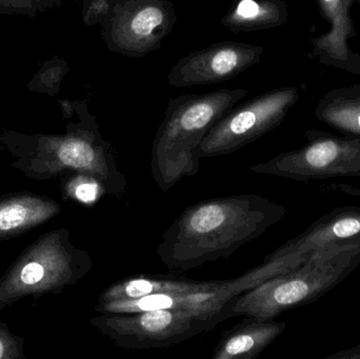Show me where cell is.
I'll return each mask as SVG.
<instances>
[{"instance_id": "14", "label": "cell", "mask_w": 360, "mask_h": 359, "mask_svg": "<svg viewBox=\"0 0 360 359\" xmlns=\"http://www.w3.org/2000/svg\"><path fill=\"white\" fill-rule=\"evenodd\" d=\"M319 6L330 19L333 30L323 37L315 40L314 55L321 61L352 71L357 55L353 54L347 39L354 36L352 21L349 16V6L354 0H319Z\"/></svg>"}, {"instance_id": "7", "label": "cell", "mask_w": 360, "mask_h": 359, "mask_svg": "<svg viewBox=\"0 0 360 359\" xmlns=\"http://www.w3.org/2000/svg\"><path fill=\"white\" fill-rule=\"evenodd\" d=\"M176 20L171 0H109L99 25L111 52L139 58L160 48Z\"/></svg>"}, {"instance_id": "22", "label": "cell", "mask_w": 360, "mask_h": 359, "mask_svg": "<svg viewBox=\"0 0 360 359\" xmlns=\"http://www.w3.org/2000/svg\"><path fill=\"white\" fill-rule=\"evenodd\" d=\"M94 183H84L82 185H74V197L77 198L78 200L82 202H90L94 198L95 189Z\"/></svg>"}, {"instance_id": "15", "label": "cell", "mask_w": 360, "mask_h": 359, "mask_svg": "<svg viewBox=\"0 0 360 359\" xmlns=\"http://www.w3.org/2000/svg\"><path fill=\"white\" fill-rule=\"evenodd\" d=\"M224 282V280L195 282L176 278H151L139 275L136 278H126L122 282L112 285L101 293L97 303L133 301L152 295L179 294L212 290L221 286Z\"/></svg>"}, {"instance_id": "18", "label": "cell", "mask_w": 360, "mask_h": 359, "mask_svg": "<svg viewBox=\"0 0 360 359\" xmlns=\"http://www.w3.org/2000/svg\"><path fill=\"white\" fill-rule=\"evenodd\" d=\"M69 71V65L65 59L58 56L53 57L40 67L39 71L27 84V89L33 92L55 96L59 92L61 82Z\"/></svg>"}, {"instance_id": "11", "label": "cell", "mask_w": 360, "mask_h": 359, "mask_svg": "<svg viewBox=\"0 0 360 359\" xmlns=\"http://www.w3.org/2000/svg\"><path fill=\"white\" fill-rule=\"evenodd\" d=\"M355 237H360V214L345 213L330 217L329 221L316 226L308 233L281 247L269 259L281 261L289 272L308 261L319 249L332 242Z\"/></svg>"}, {"instance_id": "5", "label": "cell", "mask_w": 360, "mask_h": 359, "mask_svg": "<svg viewBox=\"0 0 360 359\" xmlns=\"http://www.w3.org/2000/svg\"><path fill=\"white\" fill-rule=\"evenodd\" d=\"M92 268L90 254L72 244L69 230L48 232L27 247L0 278V310L25 297L60 294Z\"/></svg>"}, {"instance_id": "21", "label": "cell", "mask_w": 360, "mask_h": 359, "mask_svg": "<svg viewBox=\"0 0 360 359\" xmlns=\"http://www.w3.org/2000/svg\"><path fill=\"white\" fill-rule=\"evenodd\" d=\"M109 12V0H84L82 20L88 27L101 25Z\"/></svg>"}, {"instance_id": "2", "label": "cell", "mask_w": 360, "mask_h": 359, "mask_svg": "<svg viewBox=\"0 0 360 359\" xmlns=\"http://www.w3.org/2000/svg\"><path fill=\"white\" fill-rule=\"evenodd\" d=\"M77 122H71L63 134L27 135L4 131L0 145L12 156L11 167L25 176L48 181L67 172L90 177L103 192L122 198L126 176L118 169L111 143L99 130L96 118L84 101H75Z\"/></svg>"}, {"instance_id": "23", "label": "cell", "mask_w": 360, "mask_h": 359, "mask_svg": "<svg viewBox=\"0 0 360 359\" xmlns=\"http://www.w3.org/2000/svg\"><path fill=\"white\" fill-rule=\"evenodd\" d=\"M354 73L359 74L360 75V57L357 56L356 60H355L354 67H353L352 71Z\"/></svg>"}, {"instance_id": "4", "label": "cell", "mask_w": 360, "mask_h": 359, "mask_svg": "<svg viewBox=\"0 0 360 359\" xmlns=\"http://www.w3.org/2000/svg\"><path fill=\"white\" fill-rule=\"evenodd\" d=\"M360 263V237L332 242L291 271L273 276L229 303L232 318L272 320L314 301L342 282Z\"/></svg>"}, {"instance_id": "13", "label": "cell", "mask_w": 360, "mask_h": 359, "mask_svg": "<svg viewBox=\"0 0 360 359\" xmlns=\"http://www.w3.org/2000/svg\"><path fill=\"white\" fill-rule=\"evenodd\" d=\"M285 322L245 318L226 331L214 349L213 359H252L259 355L285 330Z\"/></svg>"}, {"instance_id": "3", "label": "cell", "mask_w": 360, "mask_h": 359, "mask_svg": "<svg viewBox=\"0 0 360 359\" xmlns=\"http://www.w3.org/2000/svg\"><path fill=\"white\" fill-rule=\"evenodd\" d=\"M247 94L245 89H221L170 99L152 145V176L162 192L198 173L199 145L214 124Z\"/></svg>"}, {"instance_id": "25", "label": "cell", "mask_w": 360, "mask_h": 359, "mask_svg": "<svg viewBox=\"0 0 360 359\" xmlns=\"http://www.w3.org/2000/svg\"><path fill=\"white\" fill-rule=\"evenodd\" d=\"M75 1H78V0H75Z\"/></svg>"}, {"instance_id": "20", "label": "cell", "mask_w": 360, "mask_h": 359, "mask_svg": "<svg viewBox=\"0 0 360 359\" xmlns=\"http://www.w3.org/2000/svg\"><path fill=\"white\" fill-rule=\"evenodd\" d=\"M25 341L14 334L8 325L0 322V359H25Z\"/></svg>"}, {"instance_id": "17", "label": "cell", "mask_w": 360, "mask_h": 359, "mask_svg": "<svg viewBox=\"0 0 360 359\" xmlns=\"http://www.w3.org/2000/svg\"><path fill=\"white\" fill-rule=\"evenodd\" d=\"M317 114L332 126L360 133V84L330 92L319 103Z\"/></svg>"}, {"instance_id": "24", "label": "cell", "mask_w": 360, "mask_h": 359, "mask_svg": "<svg viewBox=\"0 0 360 359\" xmlns=\"http://www.w3.org/2000/svg\"><path fill=\"white\" fill-rule=\"evenodd\" d=\"M355 1L360 2V0H354V2Z\"/></svg>"}, {"instance_id": "1", "label": "cell", "mask_w": 360, "mask_h": 359, "mask_svg": "<svg viewBox=\"0 0 360 359\" xmlns=\"http://www.w3.org/2000/svg\"><path fill=\"white\" fill-rule=\"evenodd\" d=\"M281 207L256 194L211 198L186 208L162 236L156 254L171 271L226 259L283 217Z\"/></svg>"}, {"instance_id": "10", "label": "cell", "mask_w": 360, "mask_h": 359, "mask_svg": "<svg viewBox=\"0 0 360 359\" xmlns=\"http://www.w3.org/2000/svg\"><path fill=\"white\" fill-rule=\"evenodd\" d=\"M262 53V46L218 42L179 59L169 72L168 82L175 88H186L226 81L259 63Z\"/></svg>"}, {"instance_id": "9", "label": "cell", "mask_w": 360, "mask_h": 359, "mask_svg": "<svg viewBox=\"0 0 360 359\" xmlns=\"http://www.w3.org/2000/svg\"><path fill=\"white\" fill-rule=\"evenodd\" d=\"M283 266L273 259L232 280H224L221 286L212 290L179 294L152 295L133 301L97 303V313H134L158 309H176L200 314H216L224 309L232 299L262 284L273 276L283 274Z\"/></svg>"}, {"instance_id": "8", "label": "cell", "mask_w": 360, "mask_h": 359, "mask_svg": "<svg viewBox=\"0 0 360 359\" xmlns=\"http://www.w3.org/2000/svg\"><path fill=\"white\" fill-rule=\"evenodd\" d=\"M298 98L295 88H283L232 107L207 133L197 150L201 158L229 155L276 128Z\"/></svg>"}, {"instance_id": "12", "label": "cell", "mask_w": 360, "mask_h": 359, "mask_svg": "<svg viewBox=\"0 0 360 359\" xmlns=\"http://www.w3.org/2000/svg\"><path fill=\"white\" fill-rule=\"evenodd\" d=\"M60 212V204L48 196L27 191L0 196V242L27 233Z\"/></svg>"}, {"instance_id": "16", "label": "cell", "mask_w": 360, "mask_h": 359, "mask_svg": "<svg viewBox=\"0 0 360 359\" xmlns=\"http://www.w3.org/2000/svg\"><path fill=\"white\" fill-rule=\"evenodd\" d=\"M287 18L283 0H237L222 16L221 25L236 33L254 32L281 27Z\"/></svg>"}, {"instance_id": "6", "label": "cell", "mask_w": 360, "mask_h": 359, "mask_svg": "<svg viewBox=\"0 0 360 359\" xmlns=\"http://www.w3.org/2000/svg\"><path fill=\"white\" fill-rule=\"evenodd\" d=\"M229 305V303H228ZM232 318L228 306L219 313L200 314L176 309L134 313H101L90 324L118 347L128 350L158 349L184 343L213 330Z\"/></svg>"}, {"instance_id": "19", "label": "cell", "mask_w": 360, "mask_h": 359, "mask_svg": "<svg viewBox=\"0 0 360 359\" xmlns=\"http://www.w3.org/2000/svg\"><path fill=\"white\" fill-rule=\"evenodd\" d=\"M63 0H0V14L35 17L39 13L55 10Z\"/></svg>"}]
</instances>
